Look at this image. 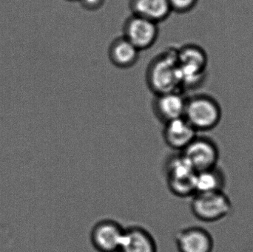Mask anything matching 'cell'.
Masks as SVG:
<instances>
[{"label":"cell","mask_w":253,"mask_h":252,"mask_svg":"<svg viewBox=\"0 0 253 252\" xmlns=\"http://www.w3.org/2000/svg\"><path fill=\"white\" fill-rule=\"evenodd\" d=\"M165 177L169 191L179 198H191L196 193L197 172L181 152L168 157L165 164Z\"/></svg>","instance_id":"obj_2"},{"label":"cell","mask_w":253,"mask_h":252,"mask_svg":"<svg viewBox=\"0 0 253 252\" xmlns=\"http://www.w3.org/2000/svg\"><path fill=\"white\" fill-rule=\"evenodd\" d=\"M132 14L159 24L169 17L172 9L168 0H130Z\"/></svg>","instance_id":"obj_13"},{"label":"cell","mask_w":253,"mask_h":252,"mask_svg":"<svg viewBox=\"0 0 253 252\" xmlns=\"http://www.w3.org/2000/svg\"><path fill=\"white\" fill-rule=\"evenodd\" d=\"M221 115V106L209 95L198 94L187 98L184 118L198 133L216 127Z\"/></svg>","instance_id":"obj_3"},{"label":"cell","mask_w":253,"mask_h":252,"mask_svg":"<svg viewBox=\"0 0 253 252\" xmlns=\"http://www.w3.org/2000/svg\"><path fill=\"white\" fill-rule=\"evenodd\" d=\"M178 65L183 68L205 71L208 57L205 50L196 44H186L177 49Z\"/></svg>","instance_id":"obj_15"},{"label":"cell","mask_w":253,"mask_h":252,"mask_svg":"<svg viewBox=\"0 0 253 252\" xmlns=\"http://www.w3.org/2000/svg\"><path fill=\"white\" fill-rule=\"evenodd\" d=\"M232 209L231 201L224 191L196 192L191 197L190 210L201 221H219L230 214Z\"/></svg>","instance_id":"obj_4"},{"label":"cell","mask_w":253,"mask_h":252,"mask_svg":"<svg viewBox=\"0 0 253 252\" xmlns=\"http://www.w3.org/2000/svg\"><path fill=\"white\" fill-rule=\"evenodd\" d=\"M126 228L117 220L103 219L92 228L90 234L92 247L98 252H118Z\"/></svg>","instance_id":"obj_7"},{"label":"cell","mask_w":253,"mask_h":252,"mask_svg":"<svg viewBox=\"0 0 253 252\" xmlns=\"http://www.w3.org/2000/svg\"><path fill=\"white\" fill-rule=\"evenodd\" d=\"M118 252H158V246L152 234L142 226L126 228Z\"/></svg>","instance_id":"obj_11"},{"label":"cell","mask_w":253,"mask_h":252,"mask_svg":"<svg viewBox=\"0 0 253 252\" xmlns=\"http://www.w3.org/2000/svg\"><path fill=\"white\" fill-rule=\"evenodd\" d=\"M187 97L180 90L156 95L152 104L155 116L165 124L184 117Z\"/></svg>","instance_id":"obj_9"},{"label":"cell","mask_w":253,"mask_h":252,"mask_svg":"<svg viewBox=\"0 0 253 252\" xmlns=\"http://www.w3.org/2000/svg\"><path fill=\"white\" fill-rule=\"evenodd\" d=\"M105 0H79L82 7L88 11H96L102 8Z\"/></svg>","instance_id":"obj_17"},{"label":"cell","mask_w":253,"mask_h":252,"mask_svg":"<svg viewBox=\"0 0 253 252\" xmlns=\"http://www.w3.org/2000/svg\"><path fill=\"white\" fill-rule=\"evenodd\" d=\"M181 152L197 173L216 167L219 161L218 146L205 136H196Z\"/></svg>","instance_id":"obj_5"},{"label":"cell","mask_w":253,"mask_h":252,"mask_svg":"<svg viewBox=\"0 0 253 252\" xmlns=\"http://www.w3.org/2000/svg\"><path fill=\"white\" fill-rule=\"evenodd\" d=\"M68 1H79V0H68Z\"/></svg>","instance_id":"obj_18"},{"label":"cell","mask_w":253,"mask_h":252,"mask_svg":"<svg viewBox=\"0 0 253 252\" xmlns=\"http://www.w3.org/2000/svg\"><path fill=\"white\" fill-rule=\"evenodd\" d=\"M164 141L176 152L184 150L198 136V132L182 117L164 124Z\"/></svg>","instance_id":"obj_10"},{"label":"cell","mask_w":253,"mask_h":252,"mask_svg":"<svg viewBox=\"0 0 253 252\" xmlns=\"http://www.w3.org/2000/svg\"><path fill=\"white\" fill-rule=\"evenodd\" d=\"M146 81L155 95L181 91L177 49H168L150 62L146 72Z\"/></svg>","instance_id":"obj_1"},{"label":"cell","mask_w":253,"mask_h":252,"mask_svg":"<svg viewBox=\"0 0 253 252\" xmlns=\"http://www.w3.org/2000/svg\"><path fill=\"white\" fill-rule=\"evenodd\" d=\"M175 242L178 252H212L214 249L213 238L201 226H189L178 231Z\"/></svg>","instance_id":"obj_8"},{"label":"cell","mask_w":253,"mask_h":252,"mask_svg":"<svg viewBox=\"0 0 253 252\" xmlns=\"http://www.w3.org/2000/svg\"><path fill=\"white\" fill-rule=\"evenodd\" d=\"M159 35V24L136 15L131 14L123 25V36L140 51L151 47Z\"/></svg>","instance_id":"obj_6"},{"label":"cell","mask_w":253,"mask_h":252,"mask_svg":"<svg viewBox=\"0 0 253 252\" xmlns=\"http://www.w3.org/2000/svg\"><path fill=\"white\" fill-rule=\"evenodd\" d=\"M195 184L196 193L224 191L226 185V176L223 170L216 166L209 170L198 172Z\"/></svg>","instance_id":"obj_14"},{"label":"cell","mask_w":253,"mask_h":252,"mask_svg":"<svg viewBox=\"0 0 253 252\" xmlns=\"http://www.w3.org/2000/svg\"><path fill=\"white\" fill-rule=\"evenodd\" d=\"M140 52L126 37L121 36L113 40L110 44L108 57L114 66L127 69L137 63Z\"/></svg>","instance_id":"obj_12"},{"label":"cell","mask_w":253,"mask_h":252,"mask_svg":"<svg viewBox=\"0 0 253 252\" xmlns=\"http://www.w3.org/2000/svg\"><path fill=\"white\" fill-rule=\"evenodd\" d=\"M172 12L187 13L196 6L197 0H168Z\"/></svg>","instance_id":"obj_16"}]
</instances>
